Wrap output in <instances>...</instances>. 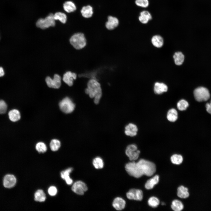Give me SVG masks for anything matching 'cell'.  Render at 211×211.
Segmentation results:
<instances>
[{"instance_id":"1","label":"cell","mask_w":211,"mask_h":211,"mask_svg":"<svg viewBox=\"0 0 211 211\" xmlns=\"http://www.w3.org/2000/svg\"><path fill=\"white\" fill-rule=\"evenodd\" d=\"M125 168L130 175L137 178L143 175L151 176L156 171V166L154 163L143 159H140L137 162H129L126 164Z\"/></svg>"},{"instance_id":"2","label":"cell","mask_w":211,"mask_h":211,"mask_svg":"<svg viewBox=\"0 0 211 211\" xmlns=\"http://www.w3.org/2000/svg\"><path fill=\"white\" fill-rule=\"evenodd\" d=\"M87 88L85 90V93L90 98H94V102L98 104L102 95V91L100 84L94 79L89 80L87 84Z\"/></svg>"},{"instance_id":"3","label":"cell","mask_w":211,"mask_h":211,"mask_svg":"<svg viewBox=\"0 0 211 211\" xmlns=\"http://www.w3.org/2000/svg\"><path fill=\"white\" fill-rule=\"evenodd\" d=\"M71 44L76 49L80 50L84 48L86 45V40L82 33H77L73 35L69 39Z\"/></svg>"},{"instance_id":"4","label":"cell","mask_w":211,"mask_h":211,"mask_svg":"<svg viewBox=\"0 0 211 211\" xmlns=\"http://www.w3.org/2000/svg\"><path fill=\"white\" fill-rule=\"evenodd\" d=\"M55 25L54 14L50 13L45 18L39 19L36 23V26L41 29H45L50 27H54Z\"/></svg>"},{"instance_id":"5","label":"cell","mask_w":211,"mask_h":211,"mask_svg":"<svg viewBox=\"0 0 211 211\" xmlns=\"http://www.w3.org/2000/svg\"><path fill=\"white\" fill-rule=\"evenodd\" d=\"M194 95L195 99L199 102L206 101L210 97L208 89L205 87H200L196 88L194 91Z\"/></svg>"},{"instance_id":"6","label":"cell","mask_w":211,"mask_h":211,"mask_svg":"<svg viewBox=\"0 0 211 211\" xmlns=\"http://www.w3.org/2000/svg\"><path fill=\"white\" fill-rule=\"evenodd\" d=\"M61 110L64 113L68 114L72 112L74 110L75 105L69 97L63 99L59 103Z\"/></svg>"},{"instance_id":"7","label":"cell","mask_w":211,"mask_h":211,"mask_svg":"<svg viewBox=\"0 0 211 211\" xmlns=\"http://www.w3.org/2000/svg\"><path fill=\"white\" fill-rule=\"evenodd\" d=\"M140 153V151L137 149V146L134 144L128 145L125 150V154L130 161L137 159Z\"/></svg>"},{"instance_id":"8","label":"cell","mask_w":211,"mask_h":211,"mask_svg":"<svg viewBox=\"0 0 211 211\" xmlns=\"http://www.w3.org/2000/svg\"><path fill=\"white\" fill-rule=\"evenodd\" d=\"M47 86L50 88L58 89L60 88L61 84V78L60 75L57 74L54 75L53 79L48 76L45 79Z\"/></svg>"},{"instance_id":"9","label":"cell","mask_w":211,"mask_h":211,"mask_svg":"<svg viewBox=\"0 0 211 211\" xmlns=\"http://www.w3.org/2000/svg\"><path fill=\"white\" fill-rule=\"evenodd\" d=\"M88 189L86 184L83 182L79 181L75 182L72 186V190L76 194L80 195H84V193Z\"/></svg>"},{"instance_id":"10","label":"cell","mask_w":211,"mask_h":211,"mask_svg":"<svg viewBox=\"0 0 211 211\" xmlns=\"http://www.w3.org/2000/svg\"><path fill=\"white\" fill-rule=\"evenodd\" d=\"M126 196L130 200L141 201L143 198V192L140 190L131 189L127 193Z\"/></svg>"},{"instance_id":"11","label":"cell","mask_w":211,"mask_h":211,"mask_svg":"<svg viewBox=\"0 0 211 211\" xmlns=\"http://www.w3.org/2000/svg\"><path fill=\"white\" fill-rule=\"evenodd\" d=\"M16 183V178L13 175L7 174L3 178V184L6 188H11L15 186Z\"/></svg>"},{"instance_id":"12","label":"cell","mask_w":211,"mask_h":211,"mask_svg":"<svg viewBox=\"0 0 211 211\" xmlns=\"http://www.w3.org/2000/svg\"><path fill=\"white\" fill-rule=\"evenodd\" d=\"M76 78L77 75L75 73L68 71L64 74L62 80L69 86H71L73 84L74 80Z\"/></svg>"},{"instance_id":"13","label":"cell","mask_w":211,"mask_h":211,"mask_svg":"<svg viewBox=\"0 0 211 211\" xmlns=\"http://www.w3.org/2000/svg\"><path fill=\"white\" fill-rule=\"evenodd\" d=\"M152 18V16L151 13L149 11L145 10L141 11L138 17L139 22L144 24L148 23Z\"/></svg>"},{"instance_id":"14","label":"cell","mask_w":211,"mask_h":211,"mask_svg":"<svg viewBox=\"0 0 211 211\" xmlns=\"http://www.w3.org/2000/svg\"><path fill=\"white\" fill-rule=\"evenodd\" d=\"M108 21L106 24V26L108 30H113L118 26L119 21L116 18L109 16H108Z\"/></svg>"},{"instance_id":"15","label":"cell","mask_w":211,"mask_h":211,"mask_svg":"<svg viewBox=\"0 0 211 211\" xmlns=\"http://www.w3.org/2000/svg\"><path fill=\"white\" fill-rule=\"evenodd\" d=\"M137 131L138 128L136 125L130 123L126 126L125 133L127 135L133 137L137 135Z\"/></svg>"},{"instance_id":"16","label":"cell","mask_w":211,"mask_h":211,"mask_svg":"<svg viewBox=\"0 0 211 211\" xmlns=\"http://www.w3.org/2000/svg\"><path fill=\"white\" fill-rule=\"evenodd\" d=\"M72 168H69L61 172V176L62 178L65 180L67 185H71L73 182V180L70 177L69 174L73 170Z\"/></svg>"},{"instance_id":"17","label":"cell","mask_w":211,"mask_h":211,"mask_svg":"<svg viewBox=\"0 0 211 211\" xmlns=\"http://www.w3.org/2000/svg\"><path fill=\"white\" fill-rule=\"evenodd\" d=\"M125 204V201L124 199L120 197H117L113 200L112 205L117 210H121L124 208Z\"/></svg>"},{"instance_id":"18","label":"cell","mask_w":211,"mask_h":211,"mask_svg":"<svg viewBox=\"0 0 211 211\" xmlns=\"http://www.w3.org/2000/svg\"><path fill=\"white\" fill-rule=\"evenodd\" d=\"M168 90L167 86L162 83L156 82L154 87V91L156 94H160L166 92Z\"/></svg>"},{"instance_id":"19","label":"cell","mask_w":211,"mask_h":211,"mask_svg":"<svg viewBox=\"0 0 211 211\" xmlns=\"http://www.w3.org/2000/svg\"><path fill=\"white\" fill-rule=\"evenodd\" d=\"M159 180V176L158 175H155L147 181L145 185V188L148 190L152 189L155 185L158 183Z\"/></svg>"},{"instance_id":"20","label":"cell","mask_w":211,"mask_h":211,"mask_svg":"<svg viewBox=\"0 0 211 211\" xmlns=\"http://www.w3.org/2000/svg\"><path fill=\"white\" fill-rule=\"evenodd\" d=\"M178 196L181 198H186L189 196L188 188L183 186L179 187L177 188Z\"/></svg>"},{"instance_id":"21","label":"cell","mask_w":211,"mask_h":211,"mask_svg":"<svg viewBox=\"0 0 211 211\" xmlns=\"http://www.w3.org/2000/svg\"><path fill=\"white\" fill-rule=\"evenodd\" d=\"M8 115L10 120L13 122L18 121L21 118L20 113L16 109H14L10 111Z\"/></svg>"},{"instance_id":"22","label":"cell","mask_w":211,"mask_h":211,"mask_svg":"<svg viewBox=\"0 0 211 211\" xmlns=\"http://www.w3.org/2000/svg\"><path fill=\"white\" fill-rule=\"evenodd\" d=\"M151 41L152 44L156 47H160L163 44V39L160 35L153 36L152 38Z\"/></svg>"},{"instance_id":"23","label":"cell","mask_w":211,"mask_h":211,"mask_svg":"<svg viewBox=\"0 0 211 211\" xmlns=\"http://www.w3.org/2000/svg\"><path fill=\"white\" fill-rule=\"evenodd\" d=\"M63 7L65 11L68 13L74 12L76 9L75 5L71 1L65 2L63 4Z\"/></svg>"},{"instance_id":"24","label":"cell","mask_w":211,"mask_h":211,"mask_svg":"<svg viewBox=\"0 0 211 211\" xmlns=\"http://www.w3.org/2000/svg\"><path fill=\"white\" fill-rule=\"evenodd\" d=\"M82 16L86 18H89L93 14V8L89 5L83 7L81 11Z\"/></svg>"},{"instance_id":"25","label":"cell","mask_w":211,"mask_h":211,"mask_svg":"<svg viewBox=\"0 0 211 211\" xmlns=\"http://www.w3.org/2000/svg\"><path fill=\"white\" fill-rule=\"evenodd\" d=\"M178 114L177 110L174 108L169 110L167 113V118L170 121L174 122L177 119Z\"/></svg>"},{"instance_id":"26","label":"cell","mask_w":211,"mask_h":211,"mask_svg":"<svg viewBox=\"0 0 211 211\" xmlns=\"http://www.w3.org/2000/svg\"><path fill=\"white\" fill-rule=\"evenodd\" d=\"M46 199L45 194L42 190H38L34 194V200L36 201L43 202Z\"/></svg>"},{"instance_id":"27","label":"cell","mask_w":211,"mask_h":211,"mask_svg":"<svg viewBox=\"0 0 211 211\" xmlns=\"http://www.w3.org/2000/svg\"><path fill=\"white\" fill-rule=\"evenodd\" d=\"M175 64L178 65L182 64L184 59V56L183 53L180 52H176L173 56Z\"/></svg>"},{"instance_id":"28","label":"cell","mask_w":211,"mask_h":211,"mask_svg":"<svg viewBox=\"0 0 211 211\" xmlns=\"http://www.w3.org/2000/svg\"><path fill=\"white\" fill-rule=\"evenodd\" d=\"M171 207L173 210L175 211H180L183 208L182 203L177 200H175L172 202Z\"/></svg>"},{"instance_id":"29","label":"cell","mask_w":211,"mask_h":211,"mask_svg":"<svg viewBox=\"0 0 211 211\" xmlns=\"http://www.w3.org/2000/svg\"><path fill=\"white\" fill-rule=\"evenodd\" d=\"M55 20H59L63 23H66L67 20V16L64 13L61 12H57L54 14Z\"/></svg>"},{"instance_id":"30","label":"cell","mask_w":211,"mask_h":211,"mask_svg":"<svg viewBox=\"0 0 211 211\" xmlns=\"http://www.w3.org/2000/svg\"><path fill=\"white\" fill-rule=\"evenodd\" d=\"M93 164L94 167L97 169L102 168L104 165L103 160L99 157H96L93 159Z\"/></svg>"},{"instance_id":"31","label":"cell","mask_w":211,"mask_h":211,"mask_svg":"<svg viewBox=\"0 0 211 211\" xmlns=\"http://www.w3.org/2000/svg\"><path fill=\"white\" fill-rule=\"evenodd\" d=\"M50 147L51 150L53 151L58 150L61 146V143L59 140L57 139H53L50 142Z\"/></svg>"},{"instance_id":"32","label":"cell","mask_w":211,"mask_h":211,"mask_svg":"<svg viewBox=\"0 0 211 211\" xmlns=\"http://www.w3.org/2000/svg\"><path fill=\"white\" fill-rule=\"evenodd\" d=\"M183 159L182 156L179 154H173L171 157V160L172 163L176 165L181 164L183 161Z\"/></svg>"},{"instance_id":"33","label":"cell","mask_w":211,"mask_h":211,"mask_svg":"<svg viewBox=\"0 0 211 211\" xmlns=\"http://www.w3.org/2000/svg\"><path fill=\"white\" fill-rule=\"evenodd\" d=\"M177 107L180 110H185L189 106L188 102L184 99L180 100L177 103Z\"/></svg>"},{"instance_id":"34","label":"cell","mask_w":211,"mask_h":211,"mask_svg":"<svg viewBox=\"0 0 211 211\" xmlns=\"http://www.w3.org/2000/svg\"><path fill=\"white\" fill-rule=\"evenodd\" d=\"M148 203L149 205L152 207H156L159 204V200L156 197H152L148 200Z\"/></svg>"},{"instance_id":"35","label":"cell","mask_w":211,"mask_h":211,"mask_svg":"<svg viewBox=\"0 0 211 211\" xmlns=\"http://www.w3.org/2000/svg\"><path fill=\"white\" fill-rule=\"evenodd\" d=\"M37 151L40 153H43L47 150V147L46 144L41 142L38 143L35 146Z\"/></svg>"},{"instance_id":"36","label":"cell","mask_w":211,"mask_h":211,"mask_svg":"<svg viewBox=\"0 0 211 211\" xmlns=\"http://www.w3.org/2000/svg\"><path fill=\"white\" fill-rule=\"evenodd\" d=\"M135 2L137 6L144 8H147L149 4V0H135Z\"/></svg>"},{"instance_id":"37","label":"cell","mask_w":211,"mask_h":211,"mask_svg":"<svg viewBox=\"0 0 211 211\" xmlns=\"http://www.w3.org/2000/svg\"><path fill=\"white\" fill-rule=\"evenodd\" d=\"M7 105L3 100H0V114L5 113L7 109Z\"/></svg>"},{"instance_id":"38","label":"cell","mask_w":211,"mask_h":211,"mask_svg":"<svg viewBox=\"0 0 211 211\" xmlns=\"http://www.w3.org/2000/svg\"><path fill=\"white\" fill-rule=\"evenodd\" d=\"M48 194L51 196H54L56 195L57 193V189L54 186H51L48 190Z\"/></svg>"},{"instance_id":"39","label":"cell","mask_w":211,"mask_h":211,"mask_svg":"<svg viewBox=\"0 0 211 211\" xmlns=\"http://www.w3.org/2000/svg\"><path fill=\"white\" fill-rule=\"evenodd\" d=\"M205 106L207 112L211 114V104L207 103L206 104Z\"/></svg>"},{"instance_id":"40","label":"cell","mask_w":211,"mask_h":211,"mask_svg":"<svg viewBox=\"0 0 211 211\" xmlns=\"http://www.w3.org/2000/svg\"><path fill=\"white\" fill-rule=\"evenodd\" d=\"M4 74V72L3 69L2 67H0V77L2 76Z\"/></svg>"},{"instance_id":"41","label":"cell","mask_w":211,"mask_h":211,"mask_svg":"<svg viewBox=\"0 0 211 211\" xmlns=\"http://www.w3.org/2000/svg\"><path fill=\"white\" fill-rule=\"evenodd\" d=\"M210 103L211 104V101H210Z\"/></svg>"}]
</instances>
